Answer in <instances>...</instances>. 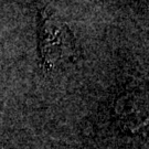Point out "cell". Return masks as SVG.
<instances>
[{
  "label": "cell",
  "instance_id": "6da1fadb",
  "mask_svg": "<svg viewBox=\"0 0 149 149\" xmlns=\"http://www.w3.org/2000/svg\"><path fill=\"white\" fill-rule=\"evenodd\" d=\"M41 54L50 68H58L69 61L74 54L72 39L64 29L47 26L41 36Z\"/></svg>",
  "mask_w": 149,
  "mask_h": 149
}]
</instances>
